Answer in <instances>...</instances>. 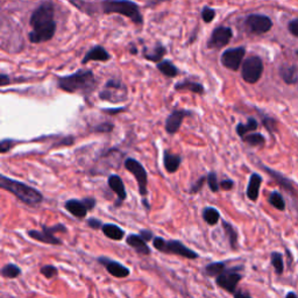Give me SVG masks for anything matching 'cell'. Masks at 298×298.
Here are the masks:
<instances>
[{
    "instance_id": "11",
    "label": "cell",
    "mask_w": 298,
    "mask_h": 298,
    "mask_svg": "<svg viewBox=\"0 0 298 298\" xmlns=\"http://www.w3.org/2000/svg\"><path fill=\"white\" fill-rule=\"evenodd\" d=\"M245 55H246V49H245V47L227 49V50H225L222 54V64L225 68L230 69V70L236 71L241 67Z\"/></svg>"
},
{
    "instance_id": "10",
    "label": "cell",
    "mask_w": 298,
    "mask_h": 298,
    "mask_svg": "<svg viewBox=\"0 0 298 298\" xmlns=\"http://www.w3.org/2000/svg\"><path fill=\"white\" fill-rule=\"evenodd\" d=\"M239 269H241V267H235L231 269L226 268L222 274L215 277V282H217L218 287L226 290L227 292L234 293L236 291L238 283L242 279V275L238 273Z\"/></svg>"
},
{
    "instance_id": "24",
    "label": "cell",
    "mask_w": 298,
    "mask_h": 298,
    "mask_svg": "<svg viewBox=\"0 0 298 298\" xmlns=\"http://www.w3.org/2000/svg\"><path fill=\"white\" fill-rule=\"evenodd\" d=\"M101 231H103L105 236H107L109 239L116 240V241H119L125 236V232L119 226L114 225V224H105L101 227Z\"/></svg>"
},
{
    "instance_id": "42",
    "label": "cell",
    "mask_w": 298,
    "mask_h": 298,
    "mask_svg": "<svg viewBox=\"0 0 298 298\" xmlns=\"http://www.w3.org/2000/svg\"><path fill=\"white\" fill-rule=\"evenodd\" d=\"M204 182H205V177H201V178H199L198 181L196 182L195 184L190 187L189 193L190 194H197V193H199V190H201L202 187H203V185H204Z\"/></svg>"
},
{
    "instance_id": "33",
    "label": "cell",
    "mask_w": 298,
    "mask_h": 298,
    "mask_svg": "<svg viewBox=\"0 0 298 298\" xmlns=\"http://www.w3.org/2000/svg\"><path fill=\"white\" fill-rule=\"evenodd\" d=\"M226 269V264L224 262H214L210 263L205 267V274L210 277H217Z\"/></svg>"
},
{
    "instance_id": "38",
    "label": "cell",
    "mask_w": 298,
    "mask_h": 298,
    "mask_svg": "<svg viewBox=\"0 0 298 298\" xmlns=\"http://www.w3.org/2000/svg\"><path fill=\"white\" fill-rule=\"evenodd\" d=\"M41 274H42L44 277H47V279H52V277H55L57 275V268L51 266V264H46V266H43L42 268L40 269Z\"/></svg>"
},
{
    "instance_id": "30",
    "label": "cell",
    "mask_w": 298,
    "mask_h": 298,
    "mask_svg": "<svg viewBox=\"0 0 298 298\" xmlns=\"http://www.w3.org/2000/svg\"><path fill=\"white\" fill-rule=\"evenodd\" d=\"M256 128H258V121H256L254 118H250L247 124H239L236 126V133H238V136L242 139L245 136H247L248 133L254 132Z\"/></svg>"
},
{
    "instance_id": "29",
    "label": "cell",
    "mask_w": 298,
    "mask_h": 298,
    "mask_svg": "<svg viewBox=\"0 0 298 298\" xmlns=\"http://www.w3.org/2000/svg\"><path fill=\"white\" fill-rule=\"evenodd\" d=\"M156 67H157L158 70L163 73V75L169 77V78H174V77H176L177 73H178V69L175 67L173 62H170V61H168V60L158 62Z\"/></svg>"
},
{
    "instance_id": "36",
    "label": "cell",
    "mask_w": 298,
    "mask_h": 298,
    "mask_svg": "<svg viewBox=\"0 0 298 298\" xmlns=\"http://www.w3.org/2000/svg\"><path fill=\"white\" fill-rule=\"evenodd\" d=\"M269 203H270L277 210H280V211L285 210L284 199L282 197V195H281L280 193H277V191H273L270 196H269Z\"/></svg>"
},
{
    "instance_id": "3",
    "label": "cell",
    "mask_w": 298,
    "mask_h": 298,
    "mask_svg": "<svg viewBox=\"0 0 298 298\" xmlns=\"http://www.w3.org/2000/svg\"><path fill=\"white\" fill-rule=\"evenodd\" d=\"M101 6H103V12L105 14H121L137 24H141L144 21L138 4L130 2V0H104Z\"/></svg>"
},
{
    "instance_id": "13",
    "label": "cell",
    "mask_w": 298,
    "mask_h": 298,
    "mask_svg": "<svg viewBox=\"0 0 298 298\" xmlns=\"http://www.w3.org/2000/svg\"><path fill=\"white\" fill-rule=\"evenodd\" d=\"M232 36H233V32H232L231 28L220 26L212 32L207 46L209 48L220 49L230 43Z\"/></svg>"
},
{
    "instance_id": "28",
    "label": "cell",
    "mask_w": 298,
    "mask_h": 298,
    "mask_svg": "<svg viewBox=\"0 0 298 298\" xmlns=\"http://www.w3.org/2000/svg\"><path fill=\"white\" fill-rule=\"evenodd\" d=\"M203 219H204V222L207 224V225L214 226L220 219L219 211L215 209V207L207 206L203 210Z\"/></svg>"
},
{
    "instance_id": "49",
    "label": "cell",
    "mask_w": 298,
    "mask_h": 298,
    "mask_svg": "<svg viewBox=\"0 0 298 298\" xmlns=\"http://www.w3.org/2000/svg\"><path fill=\"white\" fill-rule=\"evenodd\" d=\"M124 109H118V110H105L106 113H110V114H114V113H118V112H121Z\"/></svg>"
},
{
    "instance_id": "51",
    "label": "cell",
    "mask_w": 298,
    "mask_h": 298,
    "mask_svg": "<svg viewBox=\"0 0 298 298\" xmlns=\"http://www.w3.org/2000/svg\"><path fill=\"white\" fill-rule=\"evenodd\" d=\"M297 55H298V50H297Z\"/></svg>"
},
{
    "instance_id": "4",
    "label": "cell",
    "mask_w": 298,
    "mask_h": 298,
    "mask_svg": "<svg viewBox=\"0 0 298 298\" xmlns=\"http://www.w3.org/2000/svg\"><path fill=\"white\" fill-rule=\"evenodd\" d=\"M153 246L155 247V250L165 253V254L178 255L189 260H195L199 258L198 253L187 248L185 245H183L178 240H165L161 236H155L153 239Z\"/></svg>"
},
{
    "instance_id": "27",
    "label": "cell",
    "mask_w": 298,
    "mask_h": 298,
    "mask_svg": "<svg viewBox=\"0 0 298 298\" xmlns=\"http://www.w3.org/2000/svg\"><path fill=\"white\" fill-rule=\"evenodd\" d=\"M166 48L161 46V44H157L156 47L150 49V50H144V57L146 60L152 61V62H158V61L162 60V57L166 54Z\"/></svg>"
},
{
    "instance_id": "25",
    "label": "cell",
    "mask_w": 298,
    "mask_h": 298,
    "mask_svg": "<svg viewBox=\"0 0 298 298\" xmlns=\"http://www.w3.org/2000/svg\"><path fill=\"white\" fill-rule=\"evenodd\" d=\"M280 75L287 84H295L297 82V68L295 65H282Z\"/></svg>"
},
{
    "instance_id": "9",
    "label": "cell",
    "mask_w": 298,
    "mask_h": 298,
    "mask_svg": "<svg viewBox=\"0 0 298 298\" xmlns=\"http://www.w3.org/2000/svg\"><path fill=\"white\" fill-rule=\"evenodd\" d=\"M125 168L127 169L130 174L136 177L139 186V193L145 197L147 196V182H148V175H147V171L144 168V166L141 165L140 162L136 158L128 157L127 160L125 161Z\"/></svg>"
},
{
    "instance_id": "43",
    "label": "cell",
    "mask_w": 298,
    "mask_h": 298,
    "mask_svg": "<svg viewBox=\"0 0 298 298\" xmlns=\"http://www.w3.org/2000/svg\"><path fill=\"white\" fill-rule=\"evenodd\" d=\"M288 30L290 32V34L298 38V19H293L288 24Z\"/></svg>"
},
{
    "instance_id": "6",
    "label": "cell",
    "mask_w": 298,
    "mask_h": 298,
    "mask_svg": "<svg viewBox=\"0 0 298 298\" xmlns=\"http://www.w3.org/2000/svg\"><path fill=\"white\" fill-rule=\"evenodd\" d=\"M55 8H54V4L51 2H44L43 4L36 8V10L33 12V14L31 16L30 23L33 30L39 27H43V26H48L54 21V15H55Z\"/></svg>"
},
{
    "instance_id": "20",
    "label": "cell",
    "mask_w": 298,
    "mask_h": 298,
    "mask_svg": "<svg viewBox=\"0 0 298 298\" xmlns=\"http://www.w3.org/2000/svg\"><path fill=\"white\" fill-rule=\"evenodd\" d=\"M107 183L112 191H114V194L118 196V203L116 204V206L120 205V203H122V201H125L126 197H127L124 182H122V179L118 176V175H111V176L109 177Z\"/></svg>"
},
{
    "instance_id": "15",
    "label": "cell",
    "mask_w": 298,
    "mask_h": 298,
    "mask_svg": "<svg viewBox=\"0 0 298 298\" xmlns=\"http://www.w3.org/2000/svg\"><path fill=\"white\" fill-rule=\"evenodd\" d=\"M98 262L103 264L110 274L114 277H118V279H124V277H127L130 274V270L127 267L111 259L101 256V258L98 259Z\"/></svg>"
},
{
    "instance_id": "46",
    "label": "cell",
    "mask_w": 298,
    "mask_h": 298,
    "mask_svg": "<svg viewBox=\"0 0 298 298\" xmlns=\"http://www.w3.org/2000/svg\"><path fill=\"white\" fill-rule=\"evenodd\" d=\"M140 235L146 240V241H149V240H153L155 238L152 232L148 231V230H142L140 232Z\"/></svg>"
},
{
    "instance_id": "16",
    "label": "cell",
    "mask_w": 298,
    "mask_h": 298,
    "mask_svg": "<svg viewBox=\"0 0 298 298\" xmlns=\"http://www.w3.org/2000/svg\"><path fill=\"white\" fill-rule=\"evenodd\" d=\"M189 114L191 113L189 111H184V110H176V111L171 112L166 120L167 133L170 134V136H174L175 133H177L184 118L189 116Z\"/></svg>"
},
{
    "instance_id": "41",
    "label": "cell",
    "mask_w": 298,
    "mask_h": 298,
    "mask_svg": "<svg viewBox=\"0 0 298 298\" xmlns=\"http://www.w3.org/2000/svg\"><path fill=\"white\" fill-rule=\"evenodd\" d=\"M14 145H15V141L10 140V139H6V140H3L2 142H0V152H2L3 154H5L11 148H13Z\"/></svg>"
},
{
    "instance_id": "8",
    "label": "cell",
    "mask_w": 298,
    "mask_h": 298,
    "mask_svg": "<svg viewBox=\"0 0 298 298\" xmlns=\"http://www.w3.org/2000/svg\"><path fill=\"white\" fill-rule=\"evenodd\" d=\"M43 230L42 231H36V230H31L28 231V235L31 236L32 239L36 240V241L47 243V245H62V241L60 239L56 238L55 233H59V232H67V227L62 224H57V225L47 227V226H42Z\"/></svg>"
},
{
    "instance_id": "37",
    "label": "cell",
    "mask_w": 298,
    "mask_h": 298,
    "mask_svg": "<svg viewBox=\"0 0 298 298\" xmlns=\"http://www.w3.org/2000/svg\"><path fill=\"white\" fill-rule=\"evenodd\" d=\"M206 181H207V185H209L212 193H218L220 189V183L218 182L217 174H215L214 171H211V173L207 175Z\"/></svg>"
},
{
    "instance_id": "7",
    "label": "cell",
    "mask_w": 298,
    "mask_h": 298,
    "mask_svg": "<svg viewBox=\"0 0 298 298\" xmlns=\"http://www.w3.org/2000/svg\"><path fill=\"white\" fill-rule=\"evenodd\" d=\"M263 73V62L259 56L248 57L243 61L241 68L242 79L248 84H255Z\"/></svg>"
},
{
    "instance_id": "5",
    "label": "cell",
    "mask_w": 298,
    "mask_h": 298,
    "mask_svg": "<svg viewBox=\"0 0 298 298\" xmlns=\"http://www.w3.org/2000/svg\"><path fill=\"white\" fill-rule=\"evenodd\" d=\"M99 98L111 103H120L127 98V88L121 80L110 79L106 82L104 89L100 91Z\"/></svg>"
},
{
    "instance_id": "45",
    "label": "cell",
    "mask_w": 298,
    "mask_h": 298,
    "mask_svg": "<svg viewBox=\"0 0 298 298\" xmlns=\"http://www.w3.org/2000/svg\"><path fill=\"white\" fill-rule=\"evenodd\" d=\"M234 186V182L232 179H225V181L220 182V187L224 190H231Z\"/></svg>"
},
{
    "instance_id": "2",
    "label": "cell",
    "mask_w": 298,
    "mask_h": 298,
    "mask_svg": "<svg viewBox=\"0 0 298 298\" xmlns=\"http://www.w3.org/2000/svg\"><path fill=\"white\" fill-rule=\"evenodd\" d=\"M0 186L10 191L15 197H18L20 201L28 204V205H35V204H39L43 201V196L40 191L28 184H24L22 182L4 176V175L0 177Z\"/></svg>"
},
{
    "instance_id": "32",
    "label": "cell",
    "mask_w": 298,
    "mask_h": 298,
    "mask_svg": "<svg viewBox=\"0 0 298 298\" xmlns=\"http://www.w3.org/2000/svg\"><path fill=\"white\" fill-rule=\"evenodd\" d=\"M270 261H272V266L274 267L276 274L277 275H282L283 272H284L283 255L281 254V253H277V252L272 253Z\"/></svg>"
},
{
    "instance_id": "17",
    "label": "cell",
    "mask_w": 298,
    "mask_h": 298,
    "mask_svg": "<svg viewBox=\"0 0 298 298\" xmlns=\"http://www.w3.org/2000/svg\"><path fill=\"white\" fill-rule=\"evenodd\" d=\"M64 206L69 213H71L73 217L78 219H84L87 217L88 211H90L85 199H82V201L79 199H69Z\"/></svg>"
},
{
    "instance_id": "31",
    "label": "cell",
    "mask_w": 298,
    "mask_h": 298,
    "mask_svg": "<svg viewBox=\"0 0 298 298\" xmlns=\"http://www.w3.org/2000/svg\"><path fill=\"white\" fill-rule=\"evenodd\" d=\"M223 228L225 231V235L227 236L228 241H230L231 248L232 250H236V246H238V233H236L235 228L227 222H223Z\"/></svg>"
},
{
    "instance_id": "19",
    "label": "cell",
    "mask_w": 298,
    "mask_h": 298,
    "mask_svg": "<svg viewBox=\"0 0 298 298\" xmlns=\"http://www.w3.org/2000/svg\"><path fill=\"white\" fill-rule=\"evenodd\" d=\"M111 60V55L109 54L107 50L103 46H96L85 54L82 63L87 64L90 61H99V62H106V61Z\"/></svg>"
},
{
    "instance_id": "12",
    "label": "cell",
    "mask_w": 298,
    "mask_h": 298,
    "mask_svg": "<svg viewBox=\"0 0 298 298\" xmlns=\"http://www.w3.org/2000/svg\"><path fill=\"white\" fill-rule=\"evenodd\" d=\"M246 26L254 34H264L272 30L273 21L267 15L252 14L246 19Z\"/></svg>"
},
{
    "instance_id": "21",
    "label": "cell",
    "mask_w": 298,
    "mask_h": 298,
    "mask_svg": "<svg viewBox=\"0 0 298 298\" xmlns=\"http://www.w3.org/2000/svg\"><path fill=\"white\" fill-rule=\"evenodd\" d=\"M261 183H262V177L260 176L259 174H252V176L250 178V182H248V186H247V197L251 199L253 202H256L259 198V194H260V186Z\"/></svg>"
},
{
    "instance_id": "39",
    "label": "cell",
    "mask_w": 298,
    "mask_h": 298,
    "mask_svg": "<svg viewBox=\"0 0 298 298\" xmlns=\"http://www.w3.org/2000/svg\"><path fill=\"white\" fill-rule=\"evenodd\" d=\"M214 16H215V11L213 10V8L207 7V6H205L203 8L202 19H203L204 22H206V23L212 22V20L214 19Z\"/></svg>"
},
{
    "instance_id": "40",
    "label": "cell",
    "mask_w": 298,
    "mask_h": 298,
    "mask_svg": "<svg viewBox=\"0 0 298 298\" xmlns=\"http://www.w3.org/2000/svg\"><path fill=\"white\" fill-rule=\"evenodd\" d=\"M113 125L112 124H109V122H105V124H101V125H98L96 126L95 128H93V132L96 133H110L113 130Z\"/></svg>"
},
{
    "instance_id": "34",
    "label": "cell",
    "mask_w": 298,
    "mask_h": 298,
    "mask_svg": "<svg viewBox=\"0 0 298 298\" xmlns=\"http://www.w3.org/2000/svg\"><path fill=\"white\" fill-rule=\"evenodd\" d=\"M242 141L246 142L250 146L256 147V146H262L266 142V139L260 133H248L247 136L242 138Z\"/></svg>"
},
{
    "instance_id": "23",
    "label": "cell",
    "mask_w": 298,
    "mask_h": 298,
    "mask_svg": "<svg viewBox=\"0 0 298 298\" xmlns=\"http://www.w3.org/2000/svg\"><path fill=\"white\" fill-rule=\"evenodd\" d=\"M175 90H177V91H190L193 93H198V95L204 93L203 85L201 83H197V82L191 80L179 82V83L175 85Z\"/></svg>"
},
{
    "instance_id": "18",
    "label": "cell",
    "mask_w": 298,
    "mask_h": 298,
    "mask_svg": "<svg viewBox=\"0 0 298 298\" xmlns=\"http://www.w3.org/2000/svg\"><path fill=\"white\" fill-rule=\"evenodd\" d=\"M126 243H127L129 247H132L134 251L139 253V254L141 255L150 254V250L149 247L147 246V241L140 234H129L127 238H126Z\"/></svg>"
},
{
    "instance_id": "47",
    "label": "cell",
    "mask_w": 298,
    "mask_h": 298,
    "mask_svg": "<svg viewBox=\"0 0 298 298\" xmlns=\"http://www.w3.org/2000/svg\"><path fill=\"white\" fill-rule=\"evenodd\" d=\"M10 82H11L10 77H7L5 73H2V75H0V85H2V87H6V85L10 84Z\"/></svg>"
},
{
    "instance_id": "35",
    "label": "cell",
    "mask_w": 298,
    "mask_h": 298,
    "mask_svg": "<svg viewBox=\"0 0 298 298\" xmlns=\"http://www.w3.org/2000/svg\"><path fill=\"white\" fill-rule=\"evenodd\" d=\"M21 274V269L13 263H8L2 268V275L5 279H16Z\"/></svg>"
},
{
    "instance_id": "48",
    "label": "cell",
    "mask_w": 298,
    "mask_h": 298,
    "mask_svg": "<svg viewBox=\"0 0 298 298\" xmlns=\"http://www.w3.org/2000/svg\"><path fill=\"white\" fill-rule=\"evenodd\" d=\"M233 295H234V298H252V296L250 295V293L241 291V290L235 291Z\"/></svg>"
},
{
    "instance_id": "50",
    "label": "cell",
    "mask_w": 298,
    "mask_h": 298,
    "mask_svg": "<svg viewBox=\"0 0 298 298\" xmlns=\"http://www.w3.org/2000/svg\"><path fill=\"white\" fill-rule=\"evenodd\" d=\"M285 298H298V296L296 295L295 292L290 291V292H288V293H287V296H285Z\"/></svg>"
},
{
    "instance_id": "1",
    "label": "cell",
    "mask_w": 298,
    "mask_h": 298,
    "mask_svg": "<svg viewBox=\"0 0 298 298\" xmlns=\"http://www.w3.org/2000/svg\"><path fill=\"white\" fill-rule=\"evenodd\" d=\"M97 87V80L91 70H78L69 76L60 77L59 88L65 92L89 95Z\"/></svg>"
},
{
    "instance_id": "22",
    "label": "cell",
    "mask_w": 298,
    "mask_h": 298,
    "mask_svg": "<svg viewBox=\"0 0 298 298\" xmlns=\"http://www.w3.org/2000/svg\"><path fill=\"white\" fill-rule=\"evenodd\" d=\"M181 162L182 157L178 154H173L168 150H166L165 154H163V165H165L166 170L170 174L176 173L179 166H181Z\"/></svg>"
},
{
    "instance_id": "26",
    "label": "cell",
    "mask_w": 298,
    "mask_h": 298,
    "mask_svg": "<svg viewBox=\"0 0 298 298\" xmlns=\"http://www.w3.org/2000/svg\"><path fill=\"white\" fill-rule=\"evenodd\" d=\"M263 169L267 171V173L270 175V176L275 179V181L279 183V184L284 187L285 190H288L289 193H293V185L291 184V182L289 181L287 177H284L282 174H280L279 171H275L270 168H268V167H263Z\"/></svg>"
},
{
    "instance_id": "44",
    "label": "cell",
    "mask_w": 298,
    "mask_h": 298,
    "mask_svg": "<svg viewBox=\"0 0 298 298\" xmlns=\"http://www.w3.org/2000/svg\"><path fill=\"white\" fill-rule=\"evenodd\" d=\"M87 223L90 227L93 228V230H99V228L103 227V223H101L100 220L97 219V218H90V219H88Z\"/></svg>"
},
{
    "instance_id": "14",
    "label": "cell",
    "mask_w": 298,
    "mask_h": 298,
    "mask_svg": "<svg viewBox=\"0 0 298 298\" xmlns=\"http://www.w3.org/2000/svg\"><path fill=\"white\" fill-rule=\"evenodd\" d=\"M56 33V22H52L48 26H43V27H39L33 30L28 38H30V41L32 43H42V42H47V41L51 40L54 38Z\"/></svg>"
}]
</instances>
